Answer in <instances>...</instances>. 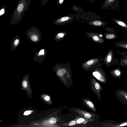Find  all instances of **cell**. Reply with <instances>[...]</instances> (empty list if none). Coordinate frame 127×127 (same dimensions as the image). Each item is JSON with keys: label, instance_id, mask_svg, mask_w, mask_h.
I'll return each mask as SVG.
<instances>
[{"label": "cell", "instance_id": "6da1fadb", "mask_svg": "<svg viewBox=\"0 0 127 127\" xmlns=\"http://www.w3.org/2000/svg\"><path fill=\"white\" fill-rule=\"evenodd\" d=\"M31 0H20L11 18L10 23L12 25L18 24L22 19L25 12L28 10Z\"/></svg>", "mask_w": 127, "mask_h": 127}, {"label": "cell", "instance_id": "7a4b0ae2", "mask_svg": "<svg viewBox=\"0 0 127 127\" xmlns=\"http://www.w3.org/2000/svg\"><path fill=\"white\" fill-rule=\"evenodd\" d=\"M26 34L28 38L32 42L36 43L41 39V33L38 29L35 26L31 27L26 32Z\"/></svg>", "mask_w": 127, "mask_h": 127}, {"label": "cell", "instance_id": "3957f363", "mask_svg": "<svg viewBox=\"0 0 127 127\" xmlns=\"http://www.w3.org/2000/svg\"><path fill=\"white\" fill-rule=\"evenodd\" d=\"M101 64L100 63L95 68L92 69L93 76L99 81L103 83H107L108 78L104 70L101 67Z\"/></svg>", "mask_w": 127, "mask_h": 127}, {"label": "cell", "instance_id": "277c9868", "mask_svg": "<svg viewBox=\"0 0 127 127\" xmlns=\"http://www.w3.org/2000/svg\"><path fill=\"white\" fill-rule=\"evenodd\" d=\"M103 63L106 66L108 67L117 64L119 59L117 58L114 54L112 49H110L105 57L103 59Z\"/></svg>", "mask_w": 127, "mask_h": 127}, {"label": "cell", "instance_id": "5b68a950", "mask_svg": "<svg viewBox=\"0 0 127 127\" xmlns=\"http://www.w3.org/2000/svg\"><path fill=\"white\" fill-rule=\"evenodd\" d=\"M76 19L77 21L79 19L88 21L96 20H99L101 17L93 12L89 11L87 13L84 12L75 14Z\"/></svg>", "mask_w": 127, "mask_h": 127}, {"label": "cell", "instance_id": "8992f818", "mask_svg": "<svg viewBox=\"0 0 127 127\" xmlns=\"http://www.w3.org/2000/svg\"><path fill=\"white\" fill-rule=\"evenodd\" d=\"M90 84L92 91L95 94L99 100L101 101L100 92L102 90V86L95 79L92 77L90 78Z\"/></svg>", "mask_w": 127, "mask_h": 127}, {"label": "cell", "instance_id": "52a82bcc", "mask_svg": "<svg viewBox=\"0 0 127 127\" xmlns=\"http://www.w3.org/2000/svg\"><path fill=\"white\" fill-rule=\"evenodd\" d=\"M101 57L100 59L98 58L92 59L84 62L82 65V68L86 70L92 69L100 64V62L103 59Z\"/></svg>", "mask_w": 127, "mask_h": 127}, {"label": "cell", "instance_id": "ba28073f", "mask_svg": "<svg viewBox=\"0 0 127 127\" xmlns=\"http://www.w3.org/2000/svg\"><path fill=\"white\" fill-rule=\"evenodd\" d=\"M75 17V14H68L56 19L53 23L57 26L65 25L73 21Z\"/></svg>", "mask_w": 127, "mask_h": 127}, {"label": "cell", "instance_id": "9c48e42d", "mask_svg": "<svg viewBox=\"0 0 127 127\" xmlns=\"http://www.w3.org/2000/svg\"><path fill=\"white\" fill-rule=\"evenodd\" d=\"M117 98L123 105H127V91L118 89L114 92Z\"/></svg>", "mask_w": 127, "mask_h": 127}, {"label": "cell", "instance_id": "30bf717a", "mask_svg": "<svg viewBox=\"0 0 127 127\" xmlns=\"http://www.w3.org/2000/svg\"><path fill=\"white\" fill-rule=\"evenodd\" d=\"M119 3L118 0H105L101 9H107L110 6L111 7L110 9L111 10H114L117 8H120Z\"/></svg>", "mask_w": 127, "mask_h": 127}, {"label": "cell", "instance_id": "8fae6325", "mask_svg": "<svg viewBox=\"0 0 127 127\" xmlns=\"http://www.w3.org/2000/svg\"><path fill=\"white\" fill-rule=\"evenodd\" d=\"M86 33L88 37L91 38L92 40L95 42L102 44L104 42V40L102 34L97 33L88 32H86Z\"/></svg>", "mask_w": 127, "mask_h": 127}, {"label": "cell", "instance_id": "7c38bea8", "mask_svg": "<svg viewBox=\"0 0 127 127\" xmlns=\"http://www.w3.org/2000/svg\"><path fill=\"white\" fill-rule=\"evenodd\" d=\"M47 52L46 49H42L35 52L34 54V56L33 57L34 62L38 61L40 63H43L46 55Z\"/></svg>", "mask_w": 127, "mask_h": 127}, {"label": "cell", "instance_id": "4fadbf2b", "mask_svg": "<svg viewBox=\"0 0 127 127\" xmlns=\"http://www.w3.org/2000/svg\"><path fill=\"white\" fill-rule=\"evenodd\" d=\"M107 123L103 127H117L127 126V120L121 122H118L112 120H108Z\"/></svg>", "mask_w": 127, "mask_h": 127}, {"label": "cell", "instance_id": "5bb4252c", "mask_svg": "<svg viewBox=\"0 0 127 127\" xmlns=\"http://www.w3.org/2000/svg\"><path fill=\"white\" fill-rule=\"evenodd\" d=\"M116 52L118 54L122 56V58L119 59L117 65L119 66L127 67V52H120L117 51Z\"/></svg>", "mask_w": 127, "mask_h": 127}, {"label": "cell", "instance_id": "9a60e30c", "mask_svg": "<svg viewBox=\"0 0 127 127\" xmlns=\"http://www.w3.org/2000/svg\"><path fill=\"white\" fill-rule=\"evenodd\" d=\"M86 23L90 25L95 27H106L107 22L99 20H96L87 21Z\"/></svg>", "mask_w": 127, "mask_h": 127}, {"label": "cell", "instance_id": "2e32d148", "mask_svg": "<svg viewBox=\"0 0 127 127\" xmlns=\"http://www.w3.org/2000/svg\"><path fill=\"white\" fill-rule=\"evenodd\" d=\"M123 71L121 70L120 67L111 70L110 71V74L113 77L119 79L121 78V75L124 72Z\"/></svg>", "mask_w": 127, "mask_h": 127}, {"label": "cell", "instance_id": "e0dca14e", "mask_svg": "<svg viewBox=\"0 0 127 127\" xmlns=\"http://www.w3.org/2000/svg\"><path fill=\"white\" fill-rule=\"evenodd\" d=\"M20 38L19 35H16L12 39L11 42V52L14 51L18 47L20 43Z\"/></svg>", "mask_w": 127, "mask_h": 127}, {"label": "cell", "instance_id": "ac0fdd59", "mask_svg": "<svg viewBox=\"0 0 127 127\" xmlns=\"http://www.w3.org/2000/svg\"><path fill=\"white\" fill-rule=\"evenodd\" d=\"M112 20L122 30L127 31V23L121 19L112 18Z\"/></svg>", "mask_w": 127, "mask_h": 127}, {"label": "cell", "instance_id": "d6986e66", "mask_svg": "<svg viewBox=\"0 0 127 127\" xmlns=\"http://www.w3.org/2000/svg\"><path fill=\"white\" fill-rule=\"evenodd\" d=\"M25 77L24 78L22 83L23 87L29 93L31 92V89L29 85L28 81V75L26 74Z\"/></svg>", "mask_w": 127, "mask_h": 127}, {"label": "cell", "instance_id": "ffe728a7", "mask_svg": "<svg viewBox=\"0 0 127 127\" xmlns=\"http://www.w3.org/2000/svg\"><path fill=\"white\" fill-rule=\"evenodd\" d=\"M83 103L84 105L92 111L96 112V109L93 103L88 99L83 98Z\"/></svg>", "mask_w": 127, "mask_h": 127}, {"label": "cell", "instance_id": "44dd1931", "mask_svg": "<svg viewBox=\"0 0 127 127\" xmlns=\"http://www.w3.org/2000/svg\"><path fill=\"white\" fill-rule=\"evenodd\" d=\"M104 35L107 39L109 40L115 39H117L118 37L115 31L107 32L106 33H104Z\"/></svg>", "mask_w": 127, "mask_h": 127}, {"label": "cell", "instance_id": "7402d4cb", "mask_svg": "<svg viewBox=\"0 0 127 127\" xmlns=\"http://www.w3.org/2000/svg\"><path fill=\"white\" fill-rule=\"evenodd\" d=\"M75 111L78 114L87 119H90L92 117V114L86 111L77 109H76Z\"/></svg>", "mask_w": 127, "mask_h": 127}, {"label": "cell", "instance_id": "603a6c76", "mask_svg": "<svg viewBox=\"0 0 127 127\" xmlns=\"http://www.w3.org/2000/svg\"><path fill=\"white\" fill-rule=\"evenodd\" d=\"M114 44L117 47L127 49V41H119L114 42Z\"/></svg>", "mask_w": 127, "mask_h": 127}, {"label": "cell", "instance_id": "cb8c5ba5", "mask_svg": "<svg viewBox=\"0 0 127 127\" xmlns=\"http://www.w3.org/2000/svg\"><path fill=\"white\" fill-rule=\"evenodd\" d=\"M67 33L66 32H60L55 34L54 39L56 41H61L65 37Z\"/></svg>", "mask_w": 127, "mask_h": 127}, {"label": "cell", "instance_id": "d4e9b609", "mask_svg": "<svg viewBox=\"0 0 127 127\" xmlns=\"http://www.w3.org/2000/svg\"><path fill=\"white\" fill-rule=\"evenodd\" d=\"M72 9L77 14L81 13L84 12L83 10L82 7L77 5H73Z\"/></svg>", "mask_w": 127, "mask_h": 127}, {"label": "cell", "instance_id": "484cf974", "mask_svg": "<svg viewBox=\"0 0 127 127\" xmlns=\"http://www.w3.org/2000/svg\"><path fill=\"white\" fill-rule=\"evenodd\" d=\"M56 71L57 76L59 77H62L65 73L66 71L64 68H61Z\"/></svg>", "mask_w": 127, "mask_h": 127}, {"label": "cell", "instance_id": "4316f807", "mask_svg": "<svg viewBox=\"0 0 127 127\" xmlns=\"http://www.w3.org/2000/svg\"><path fill=\"white\" fill-rule=\"evenodd\" d=\"M76 123L77 124H85L87 122V120L83 118L80 117L76 119Z\"/></svg>", "mask_w": 127, "mask_h": 127}, {"label": "cell", "instance_id": "83f0119b", "mask_svg": "<svg viewBox=\"0 0 127 127\" xmlns=\"http://www.w3.org/2000/svg\"><path fill=\"white\" fill-rule=\"evenodd\" d=\"M6 11V7L5 5H4L0 10V16H1L5 14Z\"/></svg>", "mask_w": 127, "mask_h": 127}, {"label": "cell", "instance_id": "f1b7e54d", "mask_svg": "<svg viewBox=\"0 0 127 127\" xmlns=\"http://www.w3.org/2000/svg\"><path fill=\"white\" fill-rule=\"evenodd\" d=\"M76 124V120H73L69 122L66 125L67 126H72L75 125Z\"/></svg>", "mask_w": 127, "mask_h": 127}, {"label": "cell", "instance_id": "f546056e", "mask_svg": "<svg viewBox=\"0 0 127 127\" xmlns=\"http://www.w3.org/2000/svg\"><path fill=\"white\" fill-rule=\"evenodd\" d=\"M65 0H57V5L60 7L63 4Z\"/></svg>", "mask_w": 127, "mask_h": 127}, {"label": "cell", "instance_id": "4dcf8cb0", "mask_svg": "<svg viewBox=\"0 0 127 127\" xmlns=\"http://www.w3.org/2000/svg\"><path fill=\"white\" fill-rule=\"evenodd\" d=\"M57 121L56 119L54 117L51 118L49 120V123L52 124L56 123Z\"/></svg>", "mask_w": 127, "mask_h": 127}, {"label": "cell", "instance_id": "1f68e13d", "mask_svg": "<svg viewBox=\"0 0 127 127\" xmlns=\"http://www.w3.org/2000/svg\"><path fill=\"white\" fill-rule=\"evenodd\" d=\"M50 0H41V4L42 6L46 4Z\"/></svg>", "mask_w": 127, "mask_h": 127}, {"label": "cell", "instance_id": "d6a6232c", "mask_svg": "<svg viewBox=\"0 0 127 127\" xmlns=\"http://www.w3.org/2000/svg\"><path fill=\"white\" fill-rule=\"evenodd\" d=\"M32 111H33L30 110L26 111L24 112V114L25 115L27 116L30 114Z\"/></svg>", "mask_w": 127, "mask_h": 127}, {"label": "cell", "instance_id": "836d02e7", "mask_svg": "<svg viewBox=\"0 0 127 127\" xmlns=\"http://www.w3.org/2000/svg\"><path fill=\"white\" fill-rule=\"evenodd\" d=\"M44 99L46 101H49L50 100V97L49 95H46L44 97Z\"/></svg>", "mask_w": 127, "mask_h": 127}, {"label": "cell", "instance_id": "e575fe53", "mask_svg": "<svg viewBox=\"0 0 127 127\" xmlns=\"http://www.w3.org/2000/svg\"><path fill=\"white\" fill-rule=\"evenodd\" d=\"M96 0H87V1L88 2H90V3H92L94 1H95Z\"/></svg>", "mask_w": 127, "mask_h": 127}]
</instances>
